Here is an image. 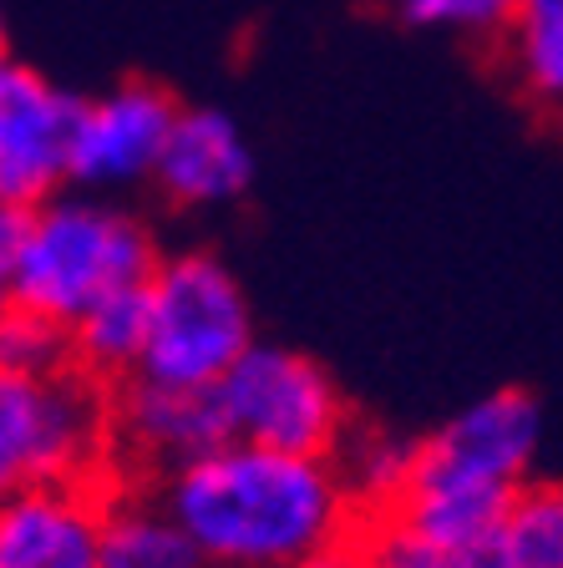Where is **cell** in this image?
<instances>
[{
    "mask_svg": "<svg viewBox=\"0 0 563 568\" xmlns=\"http://www.w3.org/2000/svg\"><path fill=\"white\" fill-rule=\"evenodd\" d=\"M6 305H11V290H0V310H6Z\"/></svg>",
    "mask_w": 563,
    "mask_h": 568,
    "instance_id": "cb8c5ba5",
    "label": "cell"
},
{
    "mask_svg": "<svg viewBox=\"0 0 563 568\" xmlns=\"http://www.w3.org/2000/svg\"><path fill=\"white\" fill-rule=\"evenodd\" d=\"M517 77L543 106H563V0H517L513 6Z\"/></svg>",
    "mask_w": 563,
    "mask_h": 568,
    "instance_id": "2e32d148",
    "label": "cell"
},
{
    "mask_svg": "<svg viewBox=\"0 0 563 568\" xmlns=\"http://www.w3.org/2000/svg\"><path fill=\"white\" fill-rule=\"evenodd\" d=\"M11 47H6V26H0V77H6V67H11Z\"/></svg>",
    "mask_w": 563,
    "mask_h": 568,
    "instance_id": "7402d4cb",
    "label": "cell"
},
{
    "mask_svg": "<svg viewBox=\"0 0 563 568\" xmlns=\"http://www.w3.org/2000/svg\"><path fill=\"white\" fill-rule=\"evenodd\" d=\"M31 213L36 209H21V203L0 199V290H11V280H16L26 234H31Z\"/></svg>",
    "mask_w": 563,
    "mask_h": 568,
    "instance_id": "ffe728a7",
    "label": "cell"
},
{
    "mask_svg": "<svg viewBox=\"0 0 563 568\" xmlns=\"http://www.w3.org/2000/svg\"><path fill=\"white\" fill-rule=\"evenodd\" d=\"M259 158L254 142L244 138L234 112L223 106H183L163 142L158 158L153 189L163 193V203L183 213H209V209H229L254 189Z\"/></svg>",
    "mask_w": 563,
    "mask_h": 568,
    "instance_id": "8fae6325",
    "label": "cell"
},
{
    "mask_svg": "<svg viewBox=\"0 0 563 568\" xmlns=\"http://www.w3.org/2000/svg\"><path fill=\"white\" fill-rule=\"evenodd\" d=\"M87 97L47 82L36 67L11 61L0 77V199L41 209L71 189V142Z\"/></svg>",
    "mask_w": 563,
    "mask_h": 568,
    "instance_id": "52a82bcc",
    "label": "cell"
},
{
    "mask_svg": "<svg viewBox=\"0 0 563 568\" xmlns=\"http://www.w3.org/2000/svg\"><path fill=\"white\" fill-rule=\"evenodd\" d=\"M153 335L138 376L213 390L259 341L249 290L213 248H178L148 280Z\"/></svg>",
    "mask_w": 563,
    "mask_h": 568,
    "instance_id": "277c9868",
    "label": "cell"
},
{
    "mask_svg": "<svg viewBox=\"0 0 563 568\" xmlns=\"http://www.w3.org/2000/svg\"><path fill=\"white\" fill-rule=\"evenodd\" d=\"M102 564L107 568H209L199 544L173 518L153 483L112 477L102 523Z\"/></svg>",
    "mask_w": 563,
    "mask_h": 568,
    "instance_id": "7c38bea8",
    "label": "cell"
},
{
    "mask_svg": "<svg viewBox=\"0 0 563 568\" xmlns=\"http://www.w3.org/2000/svg\"><path fill=\"white\" fill-rule=\"evenodd\" d=\"M213 390H219L229 437L254 442V447L341 457V447L361 426L330 366L280 341H254Z\"/></svg>",
    "mask_w": 563,
    "mask_h": 568,
    "instance_id": "5b68a950",
    "label": "cell"
},
{
    "mask_svg": "<svg viewBox=\"0 0 563 568\" xmlns=\"http://www.w3.org/2000/svg\"><path fill=\"white\" fill-rule=\"evenodd\" d=\"M178 112L183 102L153 77H128L112 92L87 97L82 128L71 142V189L118 193L153 183Z\"/></svg>",
    "mask_w": 563,
    "mask_h": 568,
    "instance_id": "9c48e42d",
    "label": "cell"
},
{
    "mask_svg": "<svg viewBox=\"0 0 563 568\" xmlns=\"http://www.w3.org/2000/svg\"><path fill=\"white\" fill-rule=\"evenodd\" d=\"M112 477L36 483L0 503V568H107L102 523Z\"/></svg>",
    "mask_w": 563,
    "mask_h": 568,
    "instance_id": "30bf717a",
    "label": "cell"
},
{
    "mask_svg": "<svg viewBox=\"0 0 563 568\" xmlns=\"http://www.w3.org/2000/svg\"><path fill=\"white\" fill-rule=\"evenodd\" d=\"M513 568H563V483L539 477L513 493V508L497 532Z\"/></svg>",
    "mask_w": 563,
    "mask_h": 568,
    "instance_id": "9a60e30c",
    "label": "cell"
},
{
    "mask_svg": "<svg viewBox=\"0 0 563 568\" xmlns=\"http://www.w3.org/2000/svg\"><path fill=\"white\" fill-rule=\"evenodd\" d=\"M401 21L416 31H493L503 16L487 0H401Z\"/></svg>",
    "mask_w": 563,
    "mask_h": 568,
    "instance_id": "d6986e66",
    "label": "cell"
},
{
    "mask_svg": "<svg viewBox=\"0 0 563 568\" xmlns=\"http://www.w3.org/2000/svg\"><path fill=\"white\" fill-rule=\"evenodd\" d=\"M487 6H493V11L507 21V16H513V6H517V0H487Z\"/></svg>",
    "mask_w": 563,
    "mask_h": 568,
    "instance_id": "603a6c76",
    "label": "cell"
},
{
    "mask_svg": "<svg viewBox=\"0 0 563 568\" xmlns=\"http://www.w3.org/2000/svg\"><path fill=\"white\" fill-rule=\"evenodd\" d=\"M153 487L209 568H294L365 523L335 457L254 442H223Z\"/></svg>",
    "mask_w": 563,
    "mask_h": 568,
    "instance_id": "6da1fadb",
    "label": "cell"
},
{
    "mask_svg": "<svg viewBox=\"0 0 563 568\" xmlns=\"http://www.w3.org/2000/svg\"><path fill=\"white\" fill-rule=\"evenodd\" d=\"M543 447V402L529 386H497L416 437L411 483L507 493L533 477Z\"/></svg>",
    "mask_w": 563,
    "mask_h": 568,
    "instance_id": "8992f818",
    "label": "cell"
},
{
    "mask_svg": "<svg viewBox=\"0 0 563 568\" xmlns=\"http://www.w3.org/2000/svg\"><path fill=\"white\" fill-rule=\"evenodd\" d=\"M77 366L71 325L47 310H31L21 300L0 310V371L11 376H57Z\"/></svg>",
    "mask_w": 563,
    "mask_h": 568,
    "instance_id": "e0dca14e",
    "label": "cell"
},
{
    "mask_svg": "<svg viewBox=\"0 0 563 568\" xmlns=\"http://www.w3.org/2000/svg\"><path fill=\"white\" fill-rule=\"evenodd\" d=\"M361 554L365 568H513L497 538L477 548H442V544H422V538H411V532L391 528L381 518L361 523Z\"/></svg>",
    "mask_w": 563,
    "mask_h": 568,
    "instance_id": "ac0fdd59",
    "label": "cell"
},
{
    "mask_svg": "<svg viewBox=\"0 0 563 568\" xmlns=\"http://www.w3.org/2000/svg\"><path fill=\"white\" fill-rule=\"evenodd\" d=\"M158 264H163V244L148 219L107 203L102 193L67 189L31 213L11 300L71 325L112 290L148 284Z\"/></svg>",
    "mask_w": 563,
    "mask_h": 568,
    "instance_id": "7a4b0ae2",
    "label": "cell"
},
{
    "mask_svg": "<svg viewBox=\"0 0 563 568\" xmlns=\"http://www.w3.org/2000/svg\"><path fill=\"white\" fill-rule=\"evenodd\" d=\"M223 442L234 437L223 422L219 390L168 386L148 376L112 386V467L128 483H163L168 473Z\"/></svg>",
    "mask_w": 563,
    "mask_h": 568,
    "instance_id": "ba28073f",
    "label": "cell"
},
{
    "mask_svg": "<svg viewBox=\"0 0 563 568\" xmlns=\"http://www.w3.org/2000/svg\"><path fill=\"white\" fill-rule=\"evenodd\" d=\"M345 487H351L361 518H375L386 513L401 497V487L411 483V467H416V437H401V432H386V426H355L351 442L335 457Z\"/></svg>",
    "mask_w": 563,
    "mask_h": 568,
    "instance_id": "5bb4252c",
    "label": "cell"
},
{
    "mask_svg": "<svg viewBox=\"0 0 563 568\" xmlns=\"http://www.w3.org/2000/svg\"><path fill=\"white\" fill-rule=\"evenodd\" d=\"M118 477L112 386L87 371L11 376L0 371V503L36 483Z\"/></svg>",
    "mask_w": 563,
    "mask_h": 568,
    "instance_id": "3957f363",
    "label": "cell"
},
{
    "mask_svg": "<svg viewBox=\"0 0 563 568\" xmlns=\"http://www.w3.org/2000/svg\"><path fill=\"white\" fill-rule=\"evenodd\" d=\"M153 335V295L148 284H128L102 295L92 310L71 320V341H77V371H87L102 386H122L142 371Z\"/></svg>",
    "mask_w": 563,
    "mask_h": 568,
    "instance_id": "4fadbf2b",
    "label": "cell"
},
{
    "mask_svg": "<svg viewBox=\"0 0 563 568\" xmlns=\"http://www.w3.org/2000/svg\"><path fill=\"white\" fill-rule=\"evenodd\" d=\"M294 568H365V554H361V532H355L351 544H335V548H325V554L305 558V564H294Z\"/></svg>",
    "mask_w": 563,
    "mask_h": 568,
    "instance_id": "44dd1931",
    "label": "cell"
}]
</instances>
